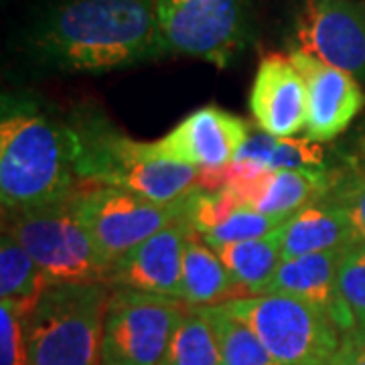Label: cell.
<instances>
[{"mask_svg":"<svg viewBox=\"0 0 365 365\" xmlns=\"http://www.w3.org/2000/svg\"><path fill=\"white\" fill-rule=\"evenodd\" d=\"M331 365H365V331L353 329L343 333Z\"/></svg>","mask_w":365,"mask_h":365,"instance_id":"29","label":"cell"},{"mask_svg":"<svg viewBox=\"0 0 365 365\" xmlns=\"http://www.w3.org/2000/svg\"><path fill=\"white\" fill-rule=\"evenodd\" d=\"M364 2H365V0H364Z\"/></svg>","mask_w":365,"mask_h":365,"instance_id":"30","label":"cell"},{"mask_svg":"<svg viewBox=\"0 0 365 365\" xmlns=\"http://www.w3.org/2000/svg\"><path fill=\"white\" fill-rule=\"evenodd\" d=\"M288 55L307 86L304 138L319 144L335 140L364 110L365 91L361 83L309 53L294 49Z\"/></svg>","mask_w":365,"mask_h":365,"instance_id":"12","label":"cell"},{"mask_svg":"<svg viewBox=\"0 0 365 365\" xmlns=\"http://www.w3.org/2000/svg\"><path fill=\"white\" fill-rule=\"evenodd\" d=\"M280 242L282 260H290L309 254L349 250L359 244V237L339 209L325 201H317L297 211L280 227Z\"/></svg>","mask_w":365,"mask_h":365,"instance_id":"16","label":"cell"},{"mask_svg":"<svg viewBox=\"0 0 365 365\" xmlns=\"http://www.w3.org/2000/svg\"><path fill=\"white\" fill-rule=\"evenodd\" d=\"M234 163H256L272 170L327 169L325 148L309 138H280L264 130H252L237 150Z\"/></svg>","mask_w":365,"mask_h":365,"instance_id":"20","label":"cell"},{"mask_svg":"<svg viewBox=\"0 0 365 365\" xmlns=\"http://www.w3.org/2000/svg\"><path fill=\"white\" fill-rule=\"evenodd\" d=\"M2 230L31 254L49 287L108 282L110 268L79 217L76 193L35 207L2 209Z\"/></svg>","mask_w":365,"mask_h":365,"instance_id":"5","label":"cell"},{"mask_svg":"<svg viewBox=\"0 0 365 365\" xmlns=\"http://www.w3.org/2000/svg\"><path fill=\"white\" fill-rule=\"evenodd\" d=\"M248 134L244 118L217 106H203L157 140L155 148L163 158L197 170L222 169L234 163Z\"/></svg>","mask_w":365,"mask_h":365,"instance_id":"11","label":"cell"},{"mask_svg":"<svg viewBox=\"0 0 365 365\" xmlns=\"http://www.w3.org/2000/svg\"><path fill=\"white\" fill-rule=\"evenodd\" d=\"M199 311L205 314L217 337L223 365H282L264 347L260 337L223 304L199 307Z\"/></svg>","mask_w":365,"mask_h":365,"instance_id":"22","label":"cell"},{"mask_svg":"<svg viewBox=\"0 0 365 365\" xmlns=\"http://www.w3.org/2000/svg\"><path fill=\"white\" fill-rule=\"evenodd\" d=\"M333 170H268L250 207L266 215H294L327 195Z\"/></svg>","mask_w":365,"mask_h":365,"instance_id":"18","label":"cell"},{"mask_svg":"<svg viewBox=\"0 0 365 365\" xmlns=\"http://www.w3.org/2000/svg\"><path fill=\"white\" fill-rule=\"evenodd\" d=\"M158 365H223L217 337L199 309L182 314Z\"/></svg>","mask_w":365,"mask_h":365,"instance_id":"23","label":"cell"},{"mask_svg":"<svg viewBox=\"0 0 365 365\" xmlns=\"http://www.w3.org/2000/svg\"><path fill=\"white\" fill-rule=\"evenodd\" d=\"M81 187L67 124L41 112L26 98L4 96L0 120L2 209L45 205Z\"/></svg>","mask_w":365,"mask_h":365,"instance_id":"2","label":"cell"},{"mask_svg":"<svg viewBox=\"0 0 365 365\" xmlns=\"http://www.w3.org/2000/svg\"><path fill=\"white\" fill-rule=\"evenodd\" d=\"M108 282L53 284L26 321V365H100Z\"/></svg>","mask_w":365,"mask_h":365,"instance_id":"4","label":"cell"},{"mask_svg":"<svg viewBox=\"0 0 365 365\" xmlns=\"http://www.w3.org/2000/svg\"><path fill=\"white\" fill-rule=\"evenodd\" d=\"M292 215H266L250 205H242L234 215L222 223L217 230L211 234L201 235L203 242L211 246H222V244H240L250 240H260L264 235H270L276 230H280Z\"/></svg>","mask_w":365,"mask_h":365,"instance_id":"25","label":"cell"},{"mask_svg":"<svg viewBox=\"0 0 365 365\" xmlns=\"http://www.w3.org/2000/svg\"><path fill=\"white\" fill-rule=\"evenodd\" d=\"M321 201L339 209L359 242H365V170L333 173L331 187Z\"/></svg>","mask_w":365,"mask_h":365,"instance_id":"26","label":"cell"},{"mask_svg":"<svg viewBox=\"0 0 365 365\" xmlns=\"http://www.w3.org/2000/svg\"><path fill=\"white\" fill-rule=\"evenodd\" d=\"M250 112L260 130L294 138L307 126V86L290 55L268 53L256 69Z\"/></svg>","mask_w":365,"mask_h":365,"instance_id":"14","label":"cell"},{"mask_svg":"<svg viewBox=\"0 0 365 365\" xmlns=\"http://www.w3.org/2000/svg\"><path fill=\"white\" fill-rule=\"evenodd\" d=\"M343 254L345 250H333L282 260L258 294H284L304 300L321 309L335 323L341 335L353 331V317L341 299L337 284Z\"/></svg>","mask_w":365,"mask_h":365,"instance_id":"15","label":"cell"},{"mask_svg":"<svg viewBox=\"0 0 365 365\" xmlns=\"http://www.w3.org/2000/svg\"><path fill=\"white\" fill-rule=\"evenodd\" d=\"M193 227L185 217L169 223L132 248L110 268L108 284L146 294L179 299L182 252Z\"/></svg>","mask_w":365,"mask_h":365,"instance_id":"13","label":"cell"},{"mask_svg":"<svg viewBox=\"0 0 365 365\" xmlns=\"http://www.w3.org/2000/svg\"><path fill=\"white\" fill-rule=\"evenodd\" d=\"M242 199L230 187L222 189H201L193 187L185 195V213L182 217L199 235L211 234L222 223H225L237 209L242 207Z\"/></svg>","mask_w":365,"mask_h":365,"instance_id":"24","label":"cell"},{"mask_svg":"<svg viewBox=\"0 0 365 365\" xmlns=\"http://www.w3.org/2000/svg\"><path fill=\"white\" fill-rule=\"evenodd\" d=\"M260 337L282 365H331L341 331L321 309L284 294H248L220 302Z\"/></svg>","mask_w":365,"mask_h":365,"instance_id":"6","label":"cell"},{"mask_svg":"<svg viewBox=\"0 0 365 365\" xmlns=\"http://www.w3.org/2000/svg\"><path fill=\"white\" fill-rule=\"evenodd\" d=\"M41 66L102 73L169 55L155 0H63L29 37Z\"/></svg>","mask_w":365,"mask_h":365,"instance_id":"1","label":"cell"},{"mask_svg":"<svg viewBox=\"0 0 365 365\" xmlns=\"http://www.w3.org/2000/svg\"><path fill=\"white\" fill-rule=\"evenodd\" d=\"M26 321L29 317L0 302V365H26L29 361Z\"/></svg>","mask_w":365,"mask_h":365,"instance_id":"28","label":"cell"},{"mask_svg":"<svg viewBox=\"0 0 365 365\" xmlns=\"http://www.w3.org/2000/svg\"><path fill=\"white\" fill-rule=\"evenodd\" d=\"M187 309L179 299L112 288L100 365H158Z\"/></svg>","mask_w":365,"mask_h":365,"instance_id":"8","label":"cell"},{"mask_svg":"<svg viewBox=\"0 0 365 365\" xmlns=\"http://www.w3.org/2000/svg\"><path fill=\"white\" fill-rule=\"evenodd\" d=\"M49 288L45 274L11 232L0 240V299L13 311L31 317L43 292Z\"/></svg>","mask_w":365,"mask_h":365,"instance_id":"19","label":"cell"},{"mask_svg":"<svg viewBox=\"0 0 365 365\" xmlns=\"http://www.w3.org/2000/svg\"><path fill=\"white\" fill-rule=\"evenodd\" d=\"M237 294L244 297L242 288L237 287L220 256L209 248L201 235L191 232L182 252L179 300L187 307L199 309L235 299Z\"/></svg>","mask_w":365,"mask_h":365,"instance_id":"17","label":"cell"},{"mask_svg":"<svg viewBox=\"0 0 365 365\" xmlns=\"http://www.w3.org/2000/svg\"><path fill=\"white\" fill-rule=\"evenodd\" d=\"M185 195L173 203H157L118 187L81 185L76 205L98 256L112 268L146 237L182 217Z\"/></svg>","mask_w":365,"mask_h":365,"instance_id":"7","label":"cell"},{"mask_svg":"<svg viewBox=\"0 0 365 365\" xmlns=\"http://www.w3.org/2000/svg\"><path fill=\"white\" fill-rule=\"evenodd\" d=\"M339 294L353 317L355 329L365 331V242L345 250L337 274Z\"/></svg>","mask_w":365,"mask_h":365,"instance_id":"27","label":"cell"},{"mask_svg":"<svg viewBox=\"0 0 365 365\" xmlns=\"http://www.w3.org/2000/svg\"><path fill=\"white\" fill-rule=\"evenodd\" d=\"M297 49L365 86L364 0H307L297 23Z\"/></svg>","mask_w":365,"mask_h":365,"instance_id":"10","label":"cell"},{"mask_svg":"<svg viewBox=\"0 0 365 365\" xmlns=\"http://www.w3.org/2000/svg\"><path fill=\"white\" fill-rule=\"evenodd\" d=\"M67 128L81 185H108L173 203L197 185V169L163 158L155 143H138L96 112H79Z\"/></svg>","mask_w":365,"mask_h":365,"instance_id":"3","label":"cell"},{"mask_svg":"<svg viewBox=\"0 0 365 365\" xmlns=\"http://www.w3.org/2000/svg\"><path fill=\"white\" fill-rule=\"evenodd\" d=\"M170 53L227 67L248 45V23L240 0H155Z\"/></svg>","mask_w":365,"mask_h":365,"instance_id":"9","label":"cell"},{"mask_svg":"<svg viewBox=\"0 0 365 365\" xmlns=\"http://www.w3.org/2000/svg\"><path fill=\"white\" fill-rule=\"evenodd\" d=\"M211 250L220 256V260L234 276L244 297L258 294L262 287L272 278L278 264L282 262L280 230H276L270 235H264L260 240L211 246Z\"/></svg>","mask_w":365,"mask_h":365,"instance_id":"21","label":"cell"}]
</instances>
